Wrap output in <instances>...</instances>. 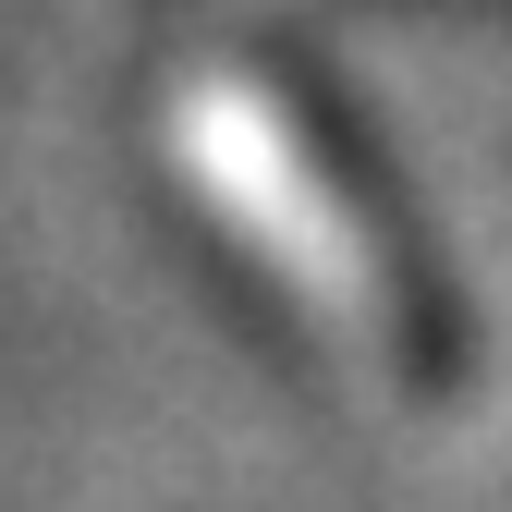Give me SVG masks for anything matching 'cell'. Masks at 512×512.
<instances>
[{
  "instance_id": "6da1fadb",
  "label": "cell",
  "mask_w": 512,
  "mask_h": 512,
  "mask_svg": "<svg viewBox=\"0 0 512 512\" xmlns=\"http://www.w3.org/2000/svg\"><path fill=\"white\" fill-rule=\"evenodd\" d=\"M171 147L196 159V183L220 196V220L269 256V269L330 317L342 342H391L378 244L354 232V208L330 196V171L305 159V135H293L244 74H183V86H171Z\"/></svg>"
}]
</instances>
